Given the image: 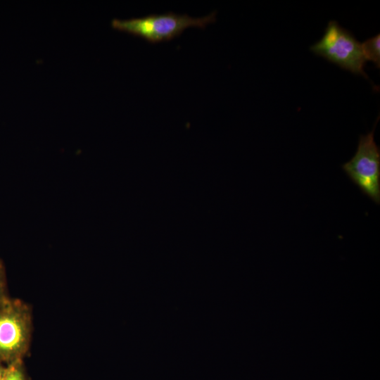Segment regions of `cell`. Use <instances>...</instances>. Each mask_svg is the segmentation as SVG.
I'll list each match as a JSON object with an SVG mask.
<instances>
[{"instance_id": "cell-3", "label": "cell", "mask_w": 380, "mask_h": 380, "mask_svg": "<svg viewBox=\"0 0 380 380\" xmlns=\"http://www.w3.org/2000/svg\"><path fill=\"white\" fill-rule=\"evenodd\" d=\"M310 49L342 68L369 79L365 72L367 60L361 44L336 21L329 22L322 39Z\"/></svg>"}, {"instance_id": "cell-7", "label": "cell", "mask_w": 380, "mask_h": 380, "mask_svg": "<svg viewBox=\"0 0 380 380\" xmlns=\"http://www.w3.org/2000/svg\"><path fill=\"white\" fill-rule=\"evenodd\" d=\"M9 298L6 269L0 259V304Z\"/></svg>"}, {"instance_id": "cell-2", "label": "cell", "mask_w": 380, "mask_h": 380, "mask_svg": "<svg viewBox=\"0 0 380 380\" xmlns=\"http://www.w3.org/2000/svg\"><path fill=\"white\" fill-rule=\"evenodd\" d=\"M216 11L208 15L193 18L188 14L168 12L163 14H148L147 15L127 20L115 18L111 21L112 27L125 31L156 43L170 40L179 35L189 26L204 28L207 24L215 22Z\"/></svg>"}, {"instance_id": "cell-1", "label": "cell", "mask_w": 380, "mask_h": 380, "mask_svg": "<svg viewBox=\"0 0 380 380\" xmlns=\"http://www.w3.org/2000/svg\"><path fill=\"white\" fill-rule=\"evenodd\" d=\"M29 304L9 298L0 304V361L8 365L23 360L29 353L32 330Z\"/></svg>"}, {"instance_id": "cell-8", "label": "cell", "mask_w": 380, "mask_h": 380, "mask_svg": "<svg viewBox=\"0 0 380 380\" xmlns=\"http://www.w3.org/2000/svg\"><path fill=\"white\" fill-rule=\"evenodd\" d=\"M6 365L0 361V380H2L4 374L5 373Z\"/></svg>"}, {"instance_id": "cell-4", "label": "cell", "mask_w": 380, "mask_h": 380, "mask_svg": "<svg viewBox=\"0 0 380 380\" xmlns=\"http://www.w3.org/2000/svg\"><path fill=\"white\" fill-rule=\"evenodd\" d=\"M372 132L360 137L354 156L342 165L343 170L362 192L380 203V150Z\"/></svg>"}, {"instance_id": "cell-6", "label": "cell", "mask_w": 380, "mask_h": 380, "mask_svg": "<svg viewBox=\"0 0 380 380\" xmlns=\"http://www.w3.org/2000/svg\"><path fill=\"white\" fill-rule=\"evenodd\" d=\"M2 380H29L23 360L6 365Z\"/></svg>"}, {"instance_id": "cell-5", "label": "cell", "mask_w": 380, "mask_h": 380, "mask_svg": "<svg viewBox=\"0 0 380 380\" xmlns=\"http://www.w3.org/2000/svg\"><path fill=\"white\" fill-rule=\"evenodd\" d=\"M361 45L366 60L372 61L379 68L380 66L379 34L367 39Z\"/></svg>"}]
</instances>
